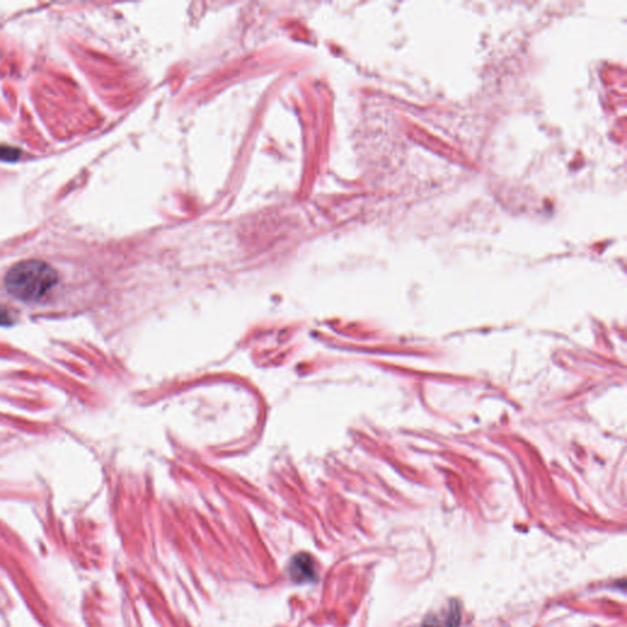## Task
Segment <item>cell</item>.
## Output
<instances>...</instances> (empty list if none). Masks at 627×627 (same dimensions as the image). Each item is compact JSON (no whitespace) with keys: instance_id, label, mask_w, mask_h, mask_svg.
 Listing matches in <instances>:
<instances>
[{"instance_id":"2","label":"cell","mask_w":627,"mask_h":627,"mask_svg":"<svg viewBox=\"0 0 627 627\" xmlns=\"http://www.w3.org/2000/svg\"><path fill=\"white\" fill-rule=\"evenodd\" d=\"M461 616L460 603L451 599L440 609L430 611L424 618L422 627H460Z\"/></svg>"},{"instance_id":"4","label":"cell","mask_w":627,"mask_h":627,"mask_svg":"<svg viewBox=\"0 0 627 627\" xmlns=\"http://www.w3.org/2000/svg\"><path fill=\"white\" fill-rule=\"evenodd\" d=\"M19 156H20V151L16 150V148L9 147V146H0V160L1 161H16Z\"/></svg>"},{"instance_id":"3","label":"cell","mask_w":627,"mask_h":627,"mask_svg":"<svg viewBox=\"0 0 627 627\" xmlns=\"http://www.w3.org/2000/svg\"><path fill=\"white\" fill-rule=\"evenodd\" d=\"M289 574L296 584H306L316 579L313 559L308 554H298L289 565Z\"/></svg>"},{"instance_id":"1","label":"cell","mask_w":627,"mask_h":627,"mask_svg":"<svg viewBox=\"0 0 627 627\" xmlns=\"http://www.w3.org/2000/svg\"><path fill=\"white\" fill-rule=\"evenodd\" d=\"M57 284V271L47 262L35 259L18 262L4 277L8 293L26 303L41 301Z\"/></svg>"},{"instance_id":"5","label":"cell","mask_w":627,"mask_h":627,"mask_svg":"<svg viewBox=\"0 0 627 627\" xmlns=\"http://www.w3.org/2000/svg\"><path fill=\"white\" fill-rule=\"evenodd\" d=\"M10 323H11L10 314L6 311L5 308L0 306V325L1 326H9Z\"/></svg>"}]
</instances>
